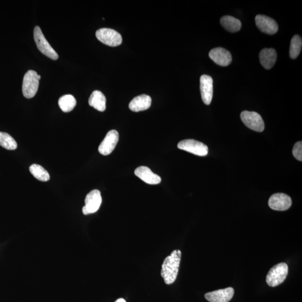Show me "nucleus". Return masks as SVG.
<instances>
[{
    "instance_id": "1",
    "label": "nucleus",
    "mask_w": 302,
    "mask_h": 302,
    "mask_svg": "<svg viewBox=\"0 0 302 302\" xmlns=\"http://www.w3.org/2000/svg\"><path fill=\"white\" fill-rule=\"evenodd\" d=\"M181 258L179 250H174L165 259L162 265L161 276L166 284H172L176 280Z\"/></svg>"
},
{
    "instance_id": "2",
    "label": "nucleus",
    "mask_w": 302,
    "mask_h": 302,
    "mask_svg": "<svg viewBox=\"0 0 302 302\" xmlns=\"http://www.w3.org/2000/svg\"><path fill=\"white\" fill-rule=\"evenodd\" d=\"M41 76L37 72L29 70L25 73L23 79L22 91L26 98L31 99L36 95Z\"/></svg>"
},
{
    "instance_id": "3",
    "label": "nucleus",
    "mask_w": 302,
    "mask_h": 302,
    "mask_svg": "<svg viewBox=\"0 0 302 302\" xmlns=\"http://www.w3.org/2000/svg\"><path fill=\"white\" fill-rule=\"evenodd\" d=\"M288 274V265L284 262L280 263L273 266L267 274V284L272 287L280 285L285 280Z\"/></svg>"
},
{
    "instance_id": "4",
    "label": "nucleus",
    "mask_w": 302,
    "mask_h": 302,
    "mask_svg": "<svg viewBox=\"0 0 302 302\" xmlns=\"http://www.w3.org/2000/svg\"><path fill=\"white\" fill-rule=\"evenodd\" d=\"M34 38L38 49L43 55L53 60H57L59 59V55H58L55 50L50 45L48 42L46 41L40 26H36L35 27L34 29Z\"/></svg>"
},
{
    "instance_id": "5",
    "label": "nucleus",
    "mask_w": 302,
    "mask_h": 302,
    "mask_svg": "<svg viewBox=\"0 0 302 302\" xmlns=\"http://www.w3.org/2000/svg\"><path fill=\"white\" fill-rule=\"evenodd\" d=\"M96 37L103 43L117 46L122 43V37L117 31L109 28H102L96 31Z\"/></svg>"
},
{
    "instance_id": "6",
    "label": "nucleus",
    "mask_w": 302,
    "mask_h": 302,
    "mask_svg": "<svg viewBox=\"0 0 302 302\" xmlns=\"http://www.w3.org/2000/svg\"><path fill=\"white\" fill-rule=\"evenodd\" d=\"M242 121L249 129L261 132L265 129V124L261 115L257 112L243 111L241 114Z\"/></svg>"
},
{
    "instance_id": "7",
    "label": "nucleus",
    "mask_w": 302,
    "mask_h": 302,
    "mask_svg": "<svg viewBox=\"0 0 302 302\" xmlns=\"http://www.w3.org/2000/svg\"><path fill=\"white\" fill-rule=\"evenodd\" d=\"M177 147L180 150L199 156H206L208 153L207 146L194 139H185L178 143Z\"/></svg>"
},
{
    "instance_id": "8",
    "label": "nucleus",
    "mask_w": 302,
    "mask_h": 302,
    "mask_svg": "<svg viewBox=\"0 0 302 302\" xmlns=\"http://www.w3.org/2000/svg\"><path fill=\"white\" fill-rule=\"evenodd\" d=\"M85 206L83 208L84 215L95 214L99 210L102 203V197L98 190H93L86 196Z\"/></svg>"
},
{
    "instance_id": "9",
    "label": "nucleus",
    "mask_w": 302,
    "mask_h": 302,
    "mask_svg": "<svg viewBox=\"0 0 302 302\" xmlns=\"http://www.w3.org/2000/svg\"><path fill=\"white\" fill-rule=\"evenodd\" d=\"M270 208L278 211L288 210L292 206L290 197L283 193H277L271 196L268 201Z\"/></svg>"
},
{
    "instance_id": "10",
    "label": "nucleus",
    "mask_w": 302,
    "mask_h": 302,
    "mask_svg": "<svg viewBox=\"0 0 302 302\" xmlns=\"http://www.w3.org/2000/svg\"><path fill=\"white\" fill-rule=\"evenodd\" d=\"M119 141V133L117 130H111L108 132L105 138L99 147V152L102 155H109L115 148Z\"/></svg>"
},
{
    "instance_id": "11",
    "label": "nucleus",
    "mask_w": 302,
    "mask_h": 302,
    "mask_svg": "<svg viewBox=\"0 0 302 302\" xmlns=\"http://www.w3.org/2000/svg\"><path fill=\"white\" fill-rule=\"evenodd\" d=\"M200 88L201 98L205 104L208 106L212 102L214 95V80L210 76L204 75L200 77Z\"/></svg>"
},
{
    "instance_id": "12",
    "label": "nucleus",
    "mask_w": 302,
    "mask_h": 302,
    "mask_svg": "<svg viewBox=\"0 0 302 302\" xmlns=\"http://www.w3.org/2000/svg\"><path fill=\"white\" fill-rule=\"evenodd\" d=\"M255 22L258 28L263 33L273 35L278 32L279 27L274 19L263 15H258Z\"/></svg>"
},
{
    "instance_id": "13",
    "label": "nucleus",
    "mask_w": 302,
    "mask_h": 302,
    "mask_svg": "<svg viewBox=\"0 0 302 302\" xmlns=\"http://www.w3.org/2000/svg\"><path fill=\"white\" fill-rule=\"evenodd\" d=\"M209 56L212 61L220 66H227L232 63V58L231 53L223 48L213 49L209 53Z\"/></svg>"
},
{
    "instance_id": "14",
    "label": "nucleus",
    "mask_w": 302,
    "mask_h": 302,
    "mask_svg": "<svg viewBox=\"0 0 302 302\" xmlns=\"http://www.w3.org/2000/svg\"><path fill=\"white\" fill-rule=\"evenodd\" d=\"M234 288L231 287L215 290L205 294V298L210 302H228L234 295Z\"/></svg>"
},
{
    "instance_id": "15",
    "label": "nucleus",
    "mask_w": 302,
    "mask_h": 302,
    "mask_svg": "<svg viewBox=\"0 0 302 302\" xmlns=\"http://www.w3.org/2000/svg\"><path fill=\"white\" fill-rule=\"evenodd\" d=\"M134 173L139 179L148 184L157 185L160 184L161 181L160 176L153 173L150 169L146 166H140L137 168L135 170Z\"/></svg>"
},
{
    "instance_id": "16",
    "label": "nucleus",
    "mask_w": 302,
    "mask_h": 302,
    "mask_svg": "<svg viewBox=\"0 0 302 302\" xmlns=\"http://www.w3.org/2000/svg\"><path fill=\"white\" fill-rule=\"evenodd\" d=\"M152 103L151 97L147 95H141L135 97L129 104V109L134 112L144 111L149 109Z\"/></svg>"
},
{
    "instance_id": "17",
    "label": "nucleus",
    "mask_w": 302,
    "mask_h": 302,
    "mask_svg": "<svg viewBox=\"0 0 302 302\" xmlns=\"http://www.w3.org/2000/svg\"><path fill=\"white\" fill-rule=\"evenodd\" d=\"M259 58L262 66L266 69H270L276 63L277 53L274 49L265 48L260 52Z\"/></svg>"
},
{
    "instance_id": "18",
    "label": "nucleus",
    "mask_w": 302,
    "mask_h": 302,
    "mask_svg": "<svg viewBox=\"0 0 302 302\" xmlns=\"http://www.w3.org/2000/svg\"><path fill=\"white\" fill-rule=\"evenodd\" d=\"M106 102L105 95L102 92L98 90L93 91L88 99L89 105L99 111L106 110Z\"/></svg>"
},
{
    "instance_id": "19",
    "label": "nucleus",
    "mask_w": 302,
    "mask_h": 302,
    "mask_svg": "<svg viewBox=\"0 0 302 302\" xmlns=\"http://www.w3.org/2000/svg\"><path fill=\"white\" fill-rule=\"evenodd\" d=\"M220 24L223 28L231 33L238 32L242 26L241 22L238 19L227 15L220 19Z\"/></svg>"
},
{
    "instance_id": "20",
    "label": "nucleus",
    "mask_w": 302,
    "mask_h": 302,
    "mask_svg": "<svg viewBox=\"0 0 302 302\" xmlns=\"http://www.w3.org/2000/svg\"><path fill=\"white\" fill-rule=\"evenodd\" d=\"M59 106L61 109L65 113L71 111L76 106V100L71 95H65L60 98Z\"/></svg>"
},
{
    "instance_id": "21",
    "label": "nucleus",
    "mask_w": 302,
    "mask_h": 302,
    "mask_svg": "<svg viewBox=\"0 0 302 302\" xmlns=\"http://www.w3.org/2000/svg\"><path fill=\"white\" fill-rule=\"evenodd\" d=\"M29 170L33 176L38 180L46 182L50 179L49 173L41 165L33 164L30 166Z\"/></svg>"
},
{
    "instance_id": "22",
    "label": "nucleus",
    "mask_w": 302,
    "mask_h": 302,
    "mask_svg": "<svg viewBox=\"0 0 302 302\" xmlns=\"http://www.w3.org/2000/svg\"><path fill=\"white\" fill-rule=\"evenodd\" d=\"M302 38L300 36H298V35H296V36H294L292 38L291 42H290L289 53L290 57H291L292 59H297L298 56L300 55L302 49Z\"/></svg>"
},
{
    "instance_id": "23",
    "label": "nucleus",
    "mask_w": 302,
    "mask_h": 302,
    "mask_svg": "<svg viewBox=\"0 0 302 302\" xmlns=\"http://www.w3.org/2000/svg\"><path fill=\"white\" fill-rule=\"evenodd\" d=\"M0 146L6 150H15L18 145L15 139L10 135L0 131Z\"/></svg>"
},
{
    "instance_id": "24",
    "label": "nucleus",
    "mask_w": 302,
    "mask_h": 302,
    "mask_svg": "<svg viewBox=\"0 0 302 302\" xmlns=\"http://www.w3.org/2000/svg\"><path fill=\"white\" fill-rule=\"evenodd\" d=\"M293 154L297 160L302 161V143L298 142L294 145L293 149Z\"/></svg>"
},
{
    "instance_id": "25",
    "label": "nucleus",
    "mask_w": 302,
    "mask_h": 302,
    "mask_svg": "<svg viewBox=\"0 0 302 302\" xmlns=\"http://www.w3.org/2000/svg\"><path fill=\"white\" fill-rule=\"evenodd\" d=\"M115 302H126L125 300H124L123 298H119V299L116 301Z\"/></svg>"
}]
</instances>
